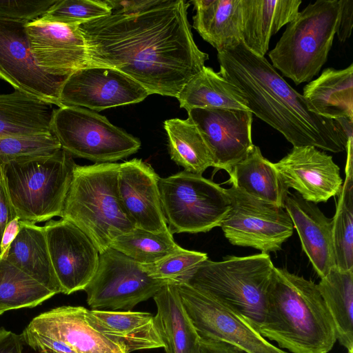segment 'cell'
Instances as JSON below:
<instances>
[{"mask_svg": "<svg viewBox=\"0 0 353 353\" xmlns=\"http://www.w3.org/2000/svg\"><path fill=\"white\" fill-rule=\"evenodd\" d=\"M183 0H157L132 14L112 12L80 26L92 65L114 68L149 94L177 97L205 66Z\"/></svg>", "mask_w": 353, "mask_h": 353, "instance_id": "6da1fadb", "label": "cell"}, {"mask_svg": "<svg viewBox=\"0 0 353 353\" xmlns=\"http://www.w3.org/2000/svg\"><path fill=\"white\" fill-rule=\"evenodd\" d=\"M219 74L242 93L248 110L281 133L293 147L314 146L334 153L345 150L347 139L336 120L312 112L301 94L265 57L240 41L217 53Z\"/></svg>", "mask_w": 353, "mask_h": 353, "instance_id": "7a4b0ae2", "label": "cell"}, {"mask_svg": "<svg viewBox=\"0 0 353 353\" xmlns=\"http://www.w3.org/2000/svg\"><path fill=\"white\" fill-rule=\"evenodd\" d=\"M258 332L292 353H327L336 341L334 324L317 284L276 267Z\"/></svg>", "mask_w": 353, "mask_h": 353, "instance_id": "3957f363", "label": "cell"}, {"mask_svg": "<svg viewBox=\"0 0 353 353\" xmlns=\"http://www.w3.org/2000/svg\"><path fill=\"white\" fill-rule=\"evenodd\" d=\"M119 168L118 163L77 165L61 216L85 233L99 254L134 228L119 199Z\"/></svg>", "mask_w": 353, "mask_h": 353, "instance_id": "277c9868", "label": "cell"}, {"mask_svg": "<svg viewBox=\"0 0 353 353\" xmlns=\"http://www.w3.org/2000/svg\"><path fill=\"white\" fill-rule=\"evenodd\" d=\"M274 268L270 255L263 253L231 256L219 261L207 259L184 283L226 305L258 332Z\"/></svg>", "mask_w": 353, "mask_h": 353, "instance_id": "5b68a950", "label": "cell"}, {"mask_svg": "<svg viewBox=\"0 0 353 353\" xmlns=\"http://www.w3.org/2000/svg\"><path fill=\"white\" fill-rule=\"evenodd\" d=\"M77 164L62 148L52 155L3 165L10 199L20 221L61 216Z\"/></svg>", "mask_w": 353, "mask_h": 353, "instance_id": "8992f818", "label": "cell"}, {"mask_svg": "<svg viewBox=\"0 0 353 353\" xmlns=\"http://www.w3.org/2000/svg\"><path fill=\"white\" fill-rule=\"evenodd\" d=\"M339 9V0H317L299 12L268 54L274 68L296 85L311 81L327 61Z\"/></svg>", "mask_w": 353, "mask_h": 353, "instance_id": "52a82bcc", "label": "cell"}, {"mask_svg": "<svg viewBox=\"0 0 353 353\" xmlns=\"http://www.w3.org/2000/svg\"><path fill=\"white\" fill-rule=\"evenodd\" d=\"M163 213L170 232H207L221 225L230 209L226 189L185 170L159 181Z\"/></svg>", "mask_w": 353, "mask_h": 353, "instance_id": "ba28073f", "label": "cell"}, {"mask_svg": "<svg viewBox=\"0 0 353 353\" xmlns=\"http://www.w3.org/2000/svg\"><path fill=\"white\" fill-rule=\"evenodd\" d=\"M51 132L72 157L115 163L136 153L141 141L94 111L63 105L54 110Z\"/></svg>", "mask_w": 353, "mask_h": 353, "instance_id": "9c48e42d", "label": "cell"}, {"mask_svg": "<svg viewBox=\"0 0 353 353\" xmlns=\"http://www.w3.org/2000/svg\"><path fill=\"white\" fill-rule=\"evenodd\" d=\"M226 190L230 209L220 227L228 241L267 254L281 250L294 229L285 208L254 197L234 185Z\"/></svg>", "mask_w": 353, "mask_h": 353, "instance_id": "30bf717a", "label": "cell"}, {"mask_svg": "<svg viewBox=\"0 0 353 353\" xmlns=\"http://www.w3.org/2000/svg\"><path fill=\"white\" fill-rule=\"evenodd\" d=\"M166 284L149 276L138 262L110 248L99 254L97 270L84 291L91 310L131 311Z\"/></svg>", "mask_w": 353, "mask_h": 353, "instance_id": "8fae6325", "label": "cell"}, {"mask_svg": "<svg viewBox=\"0 0 353 353\" xmlns=\"http://www.w3.org/2000/svg\"><path fill=\"white\" fill-rule=\"evenodd\" d=\"M175 285L201 339L225 342L247 353H288L263 338L226 305L186 283Z\"/></svg>", "mask_w": 353, "mask_h": 353, "instance_id": "7c38bea8", "label": "cell"}, {"mask_svg": "<svg viewBox=\"0 0 353 353\" xmlns=\"http://www.w3.org/2000/svg\"><path fill=\"white\" fill-rule=\"evenodd\" d=\"M27 22L0 19V79L15 90L60 108V91L68 77L51 75L36 64L26 30Z\"/></svg>", "mask_w": 353, "mask_h": 353, "instance_id": "4fadbf2b", "label": "cell"}, {"mask_svg": "<svg viewBox=\"0 0 353 353\" xmlns=\"http://www.w3.org/2000/svg\"><path fill=\"white\" fill-rule=\"evenodd\" d=\"M148 92L122 72L111 67L91 65L77 70L64 81L60 91L61 105L91 110L137 103Z\"/></svg>", "mask_w": 353, "mask_h": 353, "instance_id": "5bb4252c", "label": "cell"}, {"mask_svg": "<svg viewBox=\"0 0 353 353\" xmlns=\"http://www.w3.org/2000/svg\"><path fill=\"white\" fill-rule=\"evenodd\" d=\"M43 228L61 293L84 290L97 270L99 251L85 233L63 219H50Z\"/></svg>", "mask_w": 353, "mask_h": 353, "instance_id": "9a60e30c", "label": "cell"}, {"mask_svg": "<svg viewBox=\"0 0 353 353\" xmlns=\"http://www.w3.org/2000/svg\"><path fill=\"white\" fill-rule=\"evenodd\" d=\"M188 114L207 145L216 170L229 174L254 146L253 114L249 110L194 108Z\"/></svg>", "mask_w": 353, "mask_h": 353, "instance_id": "2e32d148", "label": "cell"}, {"mask_svg": "<svg viewBox=\"0 0 353 353\" xmlns=\"http://www.w3.org/2000/svg\"><path fill=\"white\" fill-rule=\"evenodd\" d=\"M26 30L35 63L44 72L68 77L92 65L80 26L37 19L27 22Z\"/></svg>", "mask_w": 353, "mask_h": 353, "instance_id": "e0dca14e", "label": "cell"}, {"mask_svg": "<svg viewBox=\"0 0 353 353\" xmlns=\"http://www.w3.org/2000/svg\"><path fill=\"white\" fill-rule=\"evenodd\" d=\"M273 164L287 188L296 190L307 201L326 202L341 191L339 167L332 156L314 146L293 147Z\"/></svg>", "mask_w": 353, "mask_h": 353, "instance_id": "ac0fdd59", "label": "cell"}, {"mask_svg": "<svg viewBox=\"0 0 353 353\" xmlns=\"http://www.w3.org/2000/svg\"><path fill=\"white\" fill-rule=\"evenodd\" d=\"M159 179L154 169L141 159L119 163V196L134 228L156 233L168 230L162 210Z\"/></svg>", "mask_w": 353, "mask_h": 353, "instance_id": "d6986e66", "label": "cell"}, {"mask_svg": "<svg viewBox=\"0 0 353 353\" xmlns=\"http://www.w3.org/2000/svg\"><path fill=\"white\" fill-rule=\"evenodd\" d=\"M284 208L296 229L303 250L320 278L336 267L332 237V218L327 217L316 203L288 192Z\"/></svg>", "mask_w": 353, "mask_h": 353, "instance_id": "ffe728a7", "label": "cell"}, {"mask_svg": "<svg viewBox=\"0 0 353 353\" xmlns=\"http://www.w3.org/2000/svg\"><path fill=\"white\" fill-rule=\"evenodd\" d=\"M86 310L57 307L39 314L28 325L60 339L77 353H126L88 324Z\"/></svg>", "mask_w": 353, "mask_h": 353, "instance_id": "44dd1931", "label": "cell"}, {"mask_svg": "<svg viewBox=\"0 0 353 353\" xmlns=\"http://www.w3.org/2000/svg\"><path fill=\"white\" fill-rule=\"evenodd\" d=\"M88 324L126 353L164 347L149 312L86 310Z\"/></svg>", "mask_w": 353, "mask_h": 353, "instance_id": "7402d4cb", "label": "cell"}, {"mask_svg": "<svg viewBox=\"0 0 353 353\" xmlns=\"http://www.w3.org/2000/svg\"><path fill=\"white\" fill-rule=\"evenodd\" d=\"M301 0H242L241 41L253 53L265 57L272 36L291 22Z\"/></svg>", "mask_w": 353, "mask_h": 353, "instance_id": "603a6c76", "label": "cell"}, {"mask_svg": "<svg viewBox=\"0 0 353 353\" xmlns=\"http://www.w3.org/2000/svg\"><path fill=\"white\" fill-rule=\"evenodd\" d=\"M154 321L165 353H201V339L174 284L163 285L152 297Z\"/></svg>", "mask_w": 353, "mask_h": 353, "instance_id": "cb8c5ba5", "label": "cell"}, {"mask_svg": "<svg viewBox=\"0 0 353 353\" xmlns=\"http://www.w3.org/2000/svg\"><path fill=\"white\" fill-rule=\"evenodd\" d=\"M309 110L326 119L353 121V64L336 70L327 68L303 88Z\"/></svg>", "mask_w": 353, "mask_h": 353, "instance_id": "d4e9b609", "label": "cell"}, {"mask_svg": "<svg viewBox=\"0 0 353 353\" xmlns=\"http://www.w3.org/2000/svg\"><path fill=\"white\" fill-rule=\"evenodd\" d=\"M1 259L55 294L61 293L50 257L43 226L19 220L18 234Z\"/></svg>", "mask_w": 353, "mask_h": 353, "instance_id": "484cf974", "label": "cell"}, {"mask_svg": "<svg viewBox=\"0 0 353 353\" xmlns=\"http://www.w3.org/2000/svg\"><path fill=\"white\" fill-rule=\"evenodd\" d=\"M52 104L19 90L0 94V139L52 132Z\"/></svg>", "mask_w": 353, "mask_h": 353, "instance_id": "4316f807", "label": "cell"}, {"mask_svg": "<svg viewBox=\"0 0 353 353\" xmlns=\"http://www.w3.org/2000/svg\"><path fill=\"white\" fill-rule=\"evenodd\" d=\"M193 28L217 52L241 41L242 0H194Z\"/></svg>", "mask_w": 353, "mask_h": 353, "instance_id": "83f0119b", "label": "cell"}, {"mask_svg": "<svg viewBox=\"0 0 353 353\" xmlns=\"http://www.w3.org/2000/svg\"><path fill=\"white\" fill-rule=\"evenodd\" d=\"M229 182L247 194L284 208L289 192L273 163L254 145L248 155L229 174Z\"/></svg>", "mask_w": 353, "mask_h": 353, "instance_id": "f1b7e54d", "label": "cell"}, {"mask_svg": "<svg viewBox=\"0 0 353 353\" xmlns=\"http://www.w3.org/2000/svg\"><path fill=\"white\" fill-rule=\"evenodd\" d=\"M176 99L187 112L194 108L249 110L241 91L205 65L183 86Z\"/></svg>", "mask_w": 353, "mask_h": 353, "instance_id": "f546056e", "label": "cell"}, {"mask_svg": "<svg viewBox=\"0 0 353 353\" xmlns=\"http://www.w3.org/2000/svg\"><path fill=\"white\" fill-rule=\"evenodd\" d=\"M317 285L334 324L336 340L347 351L353 350V269L336 267Z\"/></svg>", "mask_w": 353, "mask_h": 353, "instance_id": "4dcf8cb0", "label": "cell"}, {"mask_svg": "<svg viewBox=\"0 0 353 353\" xmlns=\"http://www.w3.org/2000/svg\"><path fill=\"white\" fill-rule=\"evenodd\" d=\"M172 160L185 171L201 174L214 168L210 150L195 125L188 119H170L164 121Z\"/></svg>", "mask_w": 353, "mask_h": 353, "instance_id": "1f68e13d", "label": "cell"}, {"mask_svg": "<svg viewBox=\"0 0 353 353\" xmlns=\"http://www.w3.org/2000/svg\"><path fill=\"white\" fill-rule=\"evenodd\" d=\"M345 178L333 216L332 237L336 268L353 269V150H347Z\"/></svg>", "mask_w": 353, "mask_h": 353, "instance_id": "d6a6232c", "label": "cell"}, {"mask_svg": "<svg viewBox=\"0 0 353 353\" xmlns=\"http://www.w3.org/2000/svg\"><path fill=\"white\" fill-rule=\"evenodd\" d=\"M56 294L26 273L0 259V315L35 307Z\"/></svg>", "mask_w": 353, "mask_h": 353, "instance_id": "836d02e7", "label": "cell"}, {"mask_svg": "<svg viewBox=\"0 0 353 353\" xmlns=\"http://www.w3.org/2000/svg\"><path fill=\"white\" fill-rule=\"evenodd\" d=\"M110 248L140 264L155 263L183 249L169 230L156 233L137 228L117 237Z\"/></svg>", "mask_w": 353, "mask_h": 353, "instance_id": "e575fe53", "label": "cell"}, {"mask_svg": "<svg viewBox=\"0 0 353 353\" xmlns=\"http://www.w3.org/2000/svg\"><path fill=\"white\" fill-rule=\"evenodd\" d=\"M61 149L52 132L0 139V164L50 156Z\"/></svg>", "mask_w": 353, "mask_h": 353, "instance_id": "d590c367", "label": "cell"}, {"mask_svg": "<svg viewBox=\"0 0 353 353\" xmlns=\"http://www.w3.org/2000/svg\"><path fill=\"white\" fill-rule=\"evenodd\" d=\"M111 13L112 10L105 1L57 0L39 19L45 21L81 26Z\"/></svg>", "mask_w": 353, "mask_h": 353, "instance_id": "8d00e7d4", "label": "cell"}, {"mask_svg": "<svg viewBox=\"0 0 353 353\" xmlns=\"http://www.w3.org/2000/svg\"><path fill=\"white\" fill-rule=\"evenodd\" d=\"M207 259L206 253L183 249L155 263L141 265L151 277L176 285L184 283L194 268Z\"/></svg>", "mask_w": 353, "mask_h": 353, "instance_id": "74e56055", "label": "cell"}, {"mask_svg": "<svg viewBox=\"0 0 353 353\" xmlns=\"http://www.w3.org/2000/svg\"><path fill=\"white\" fill-rule=\"evenodd\" d=\"M56 1L0 0V19L31 21L42 16Z\"/></svg>", "mask_w": 353, "mask_h": 353, "instance_id": "f35d334b", "label": "cell"}, {"mask_svg": "<svg viewBox=\"0 0 353 353\" xmlns=\"http://www.w3.org/2000/svg\"><path fill=\"white\" fill-rule=\"evenodd\" d=\"M21 336L37 353H77L60 339L28 325Z\"/></svg>", "mask_w": 353, "mask_h": 353, "instance_id": "ab89813d", "label": "cell"}, {"mask_svg": "<svg viewBox=\"0 0 353 353\" xmlns=\"http://www.w3.org/2000/svg\"><path fill=\"white\" fill-rule=\"evenodd\" d=\"M16 217L8 192L3 165L0 164V254L3 232L7 225Z\"/></svg>", "mask_w": 353, "mask_h": 353, "instance_id": "60d3db41", "label": "cell"}, {"mask_svg": "<svg viewBox=\"0 0 353 353\" xmlns=\"http://www.w3.org/2000/svg\"><path fill=\"white\" fill-rule=\"evenodd\" d=\"M339 14L336 34L341 42L346 41L351 36L353 26V1L339 0Z\"/></svg>", "mask_w": 353, "mask_h": 353, "instance_id": "b9f144b4", "label": "cell"}, {"mask_svg": "<svg viewBox=\"0 0 353 353\" xmlns=\"http://www.w3.org/2000/svg\"><path fill=\"white\" fill-rule=\"evenodd\" d=\"M105 1L111 8L112 12L121 14H132L143 11L150 8L157 2V0H106Z\"/></svg>", "mask_w": 353, "mask_h": 353, "instance_id": "7bdbcfd3", "label": "cell"}, {"mask_svg": "<svg viewBox=\"0 0 353 353\" xmlns=\"http://www.w3.org/2000/svg\"><path fill=\"white\" fill-rule=\"evenodd\" d=\"M23 342L21 335L0 329V353H23Z\"/></svg>", "mask_w": 353, "mask_h": 353, "instance_id": "ee69618b", "label": "cell"}, {"mask_svg": "<svg viewBox=\"0 0 353 353\" xmlns=\"http://www.w3.org/2000/svg\"><path fill=\"white\" fill-rule=\"evenodd\" d=\"M201 353H247L225 342L201 339Z\"/></svg>", "mask_w": 353, "mask_h": 353, "instance_id": "f6af8a7d", "label": "cell"}, {"mask_svg": "<svg viewBox=\"0 0 353 353\" xmlns=\"http://www.w3.org/2000/svg\"><path fill=\"white\" fill-rule=\"evenodd\" d=\"M19 230V219L17 216L12 219L6 227L1 242L0 259L3 257L10 245L17 236Z\"/></svg>", "mask_w": 353, "mask_h": 353, "instance_id": "bcb514c9", "label": "cell"}, {"mask_svg": "<svg viewBox=\"0 0 353 353\" xmlns=\"http://www.w3.org/2000/svg\"><path fill=\"white\" fill-rule=\"evenodd\" d=\"M348 353H353V350H351V351H347Z\"/></svg>", "mask_w": 353, "mask_h": 353, "instance_id": "7dc6e473", "label": "cell"}]
</instances>
